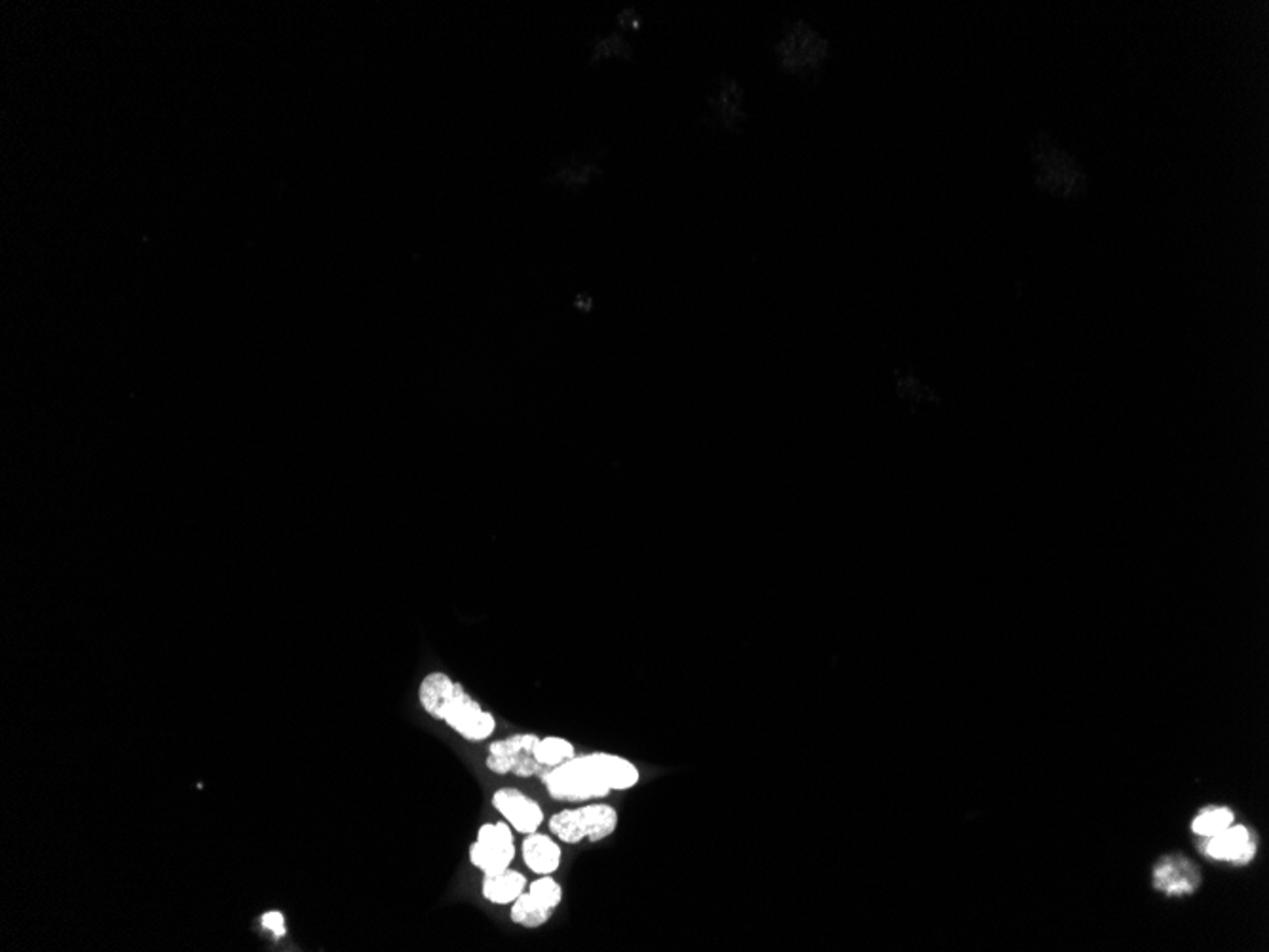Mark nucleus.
<instances>
[{
	"label": "nucleus",
	"mask_w": 1269,
	"mask_h": 952,
	"mask_svg": "<svg viewBox=\"0 0 1269 952\" xmlns=\"http://www.w3.org/2000/svg\"><path fill=\"white\" fill-rule=\"evenodd\" d=\"M639 768L610 753L573 757L542 776L549 796L561 803H589L613 791H628L639 783Z\"/></svg>",
	"instance_id": "f257e3e1"
},
{
	"label": "nucleus",
	"mask_w": 1269,
	"mask_h": 952,
	"mask_svg": "<svg viewBox=\"0 0 1269 952\" xmlns=\"http://www.w3.org/2000/svg\"><path fill=\"white\" fill-rule=\"evenodd\" d=\"M418 698L426 713L447 722L468 742H483L492 736L497 721L483 709L462 685L448 679L445 673H432L423 680Z\"/></svg>",
	"instance_id": "f03ea898"
},
{
	"label": "nucleus",
	"mask_w": 1269,
	"mask_h": 952,
	"mask_svg": "<svg viewBox=\"0 0 1269 952\" xmlns=\"http://www.w3.org/2000/svg\"><path fill=\"white\" fill-rule=\"evenodd\" d=\"M773 56L787 75H813L829 61L830 42L817 27L798 17L773 44Z\"/></svg>",
	"instance_id": "7ed1b4c3"
},
{
	"label": "nucleus",
	"mask_w": 1269,
	"mask_h": 952,
	"mask_svg": "<svg viewBox=\"0 0 1269 952\" xmlns=\"http://www.w3.org/2000/svg\"><path fill=\"white\" fill-rule=\"evenodd\" d=\"M616 827L618 811L608 804H586L580 808L559 811L549 820V831L566 845L605 840L615 833Z\"/></svg>",
	"instance_id": "20e7f679"
},
{
	"label": "nucleus",
	"mask_w": 1269,
	"mask_h": 952,
	"mask_svg": "<svg viewBox=\"0 0 1269 952\" xmlns=\"http://www.w3.org/2000/svg\"><path fill=\"white\" fill-rule=\"evenodd\" d=\"M536 734H515L506 739H498L490 744L487 768L495 774H515L521 778L544 776L546 766H542L534 757V747L538 744Z\"/></svg>",
	"instance_id": "39448f33"
},
{
	"label": "nucleus",
	"mask_w": 1269,
	"mask_h": 952,
	"mask_svg": "<svg viewBox=\"0 0 1269 952\" xmlns=\"http://www.w3.org/2000/svg\"><path fill=\"white\" fill-rule=\"evenodd\" d=\"M515 858L514 831L510 823H485L470 846V862L485 875L510 869Z\"/></svg>",
	"instance_id": "423d86ee"
},
{
	"label": "nucleus",
	"mask_w": 1269,
	"mask_h": 952,
	"mask_svg": "<svg viewBox=\"0 0 1269 952\" xmlns=\"http://www.w3.org/2000/svg\"><path fill=\"white\" fill-rule=\"evenodd\" d=\"M1201 850L1207 858L1216 860V862L1246 865V863L1253 862L1254 853H1256V838L1249 829L1231 823L1228 829L1205 838Z\"/></svg>",
	"instance_id": "0eeeda50"
},
{
	"label": "nucleus",
	"mask_w": 1269,
	"mask_h": 952,
	"mask_svg": "<svg viewBox=\"0 0 1269 952\" xmlns=\"http://www.w3.org/2000/svg\"><path fill=\"white\" fill-rule=\"evenodd\" d=\"M492 806L517 833L523 835L536 833L544 821V810L540 808V804L514 787L498 789L492 795Z\"/></svg>",
	"instance_id": "6e6552de"
},
{
	"label": "nucleus",
	"mask_w": 1269,
	"mask_h": 952,
	"mask_svg": "<svg viewBox=\"0 0 1269 952\" xmlns=\"http://www.w3.org/2000/svg\"><path fill=\"white\" fill-rule=\"evenodd\" d=\"M1153 887L1170 897L1194 894L1199 888V873L1186 858H1163L1153 869Z\"/></svg>",
	"instance_id": "1a4fd4ad"
},
{
	"label": "nucleus",
	"mask_w": 1269,
	"mask_h": 952,
	"mask_svg": "<svg viewBox=\"0 0 1269 952\" xmlns=\"http://www.w3.org/2000/svg\"><path fill=\"white\" fill-rule=\"evenodd\" d=\"M711 107L724 128H741L747 122V93L743 84L732 76L722 78L711 100Z\"/></svg>",
	"instance_id": "9d476101"
},
{
	"label": "nucleus",
	"mask_w": 1269,
	"mask_h": 952,
	"mask_svg": "<svg viewBox=\"0 0 1269 952\" xmlns=\"http://www.w3.org/2000/svg\"><path fill=\"white\" fill-rule=\"evenodd\" d=\"M561 848L548 835L531 833L523 840V862L538 877L554 875L561 867Z\"/></svg>",
	"instance_id": "9b49d317"
},
{
	"label": "nucleus",
	"mask_w": 1269,
	"mask_h": 952,
	"mask_svg": "<svg viewBox=\"0 0 1269 952\" xmlns=\"http://www.w3.org/2000/svg\"><path fill=\"white\" fill-rule=\"evenodd\" d=\"M527 890V878L519 870L504 869L485 875L483 897L495 905H510Z\"/></svg>",
	"instance_id": "f8f14e48"
},
{
	"label": "nucleus",
	"mask_w": 1269,
	"mask_h": 952,
	"mask_svg": "<svg viewBox=\"0 0 1269 952\" xmlns=\"http://www.w3.org/2000/svg\"><path fill=\"white\" fill-rule=\"evenodd\" d=\"M534 757H536V761L542 766H546L548 771H551V768H556L559 764L571 761L573 757H576V749L564 737H540L538 744L534 747Z\"/></svg>",
	"instance_id": "ddd939ff"
},
{
	"label": "nucleus",
	"mask_w": 1269,
	"mask_h": 952,
	"mask_svg": "<svg viewBox=\"0 0 1269 952\" xmlns=\"http://www.w3.org/2000/svg\"><path fill=\"white\" fill-rule=\"evenodd\" d=\"M554 911H549L546 907H542L536 899H532L529 892L519 895L514 903H512V912L510 917L515 924L523 927H540L544 926L549 919H551Z\"/></svg>",
	"instance_id": "4468645a"
},
{
	"label": "nucleus",
	"mask_w": 1269,
	"mask_h": 952,
	"mask_svg": "<svg viewBox=\"0 0 1269 952\" xmlns=\"http://www.w3.org/2000/svg\"><path fill=\"white\" fill-rule=\"evenodd\" d=\"M1231 823H1234V811L1229 808H1222V806H1211V808H1205L1197 814L1192 829H1194L1195 835L1207 838L1228 829Z\"/></svg>",
	"instance_id": "2eb2a0df"
},
{
	"label": "nucleus",
	"mask_w": 1269,
	"mask_h": 952,
	"mask_svg": "<svg viewBox=\"0 0 1269 952\" xmlns=\"http://www.w3.org/2000/svg\"><path fill=\"white\" fill-rule=\"evenodd\" d=\"M529 894L542 907H546L549 911H556L559 903L563 899V888L557 882L556 878H551V875H542L538 880H534L531 887H529Z\"/></svg>",
	"instance_id": "dca6fc26"
},
{
	"label": "nucleus",
	"mask_w": 1269,
	"mask_h": 952,
	"mask_svg": "<svg viewBox=\"0 0 1269 952\" xmlns=\"http://www.w3.org/2000/svg\"><path fill=\"white\" fill-rule=\"evenodd\" d=\"M631 42L623 39V34L610 33L606 36H601L595 46H593V61H603L608 58H628L631 56Z\"/></svg>",
	"instance_id": "f3484780"
},
{
	"label": "nucleus",
	"mask_w": 1269,
	"mask_h": 952,
	"mask_svg": "<svg viewBox=\"0 0 1269 952\" xmlns=\"http://www.w3.org/2000/svg\"><path fill=\"white\" fill-rule=\"evenodd\" d=\"M263 926L276 936H283L285 934V919H283L282 912H266L263 917Z\"/></svg>",
	"instance_id": "a211bd4d"
},
{
	"label": "nucleus",
	"mask_w": 1269,
	"mask_h": 952,
	"mask_svg": "<svg viewBox=\"0 0 1269 952\" xmlns=\"http://www.w3.org/2000/svg\"><path fill=\"white\" fill-rule=\"evenodd\" d=\"M618 24H620L623 29H635V27L640 26V14L637 12V10L633 9L622 10V12L618 14Z\"/></svg>",
	"instance_id": "6ab92c4d"
}]
</instances>
